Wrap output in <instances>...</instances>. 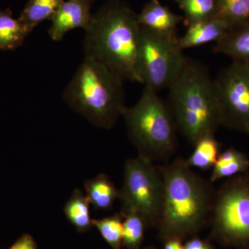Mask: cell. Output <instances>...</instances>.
<instances>
[{"label":"cell","instance_id":"4316f807","mask_svg":"<svg viewBox=\"0 0 249 249\" xmlns=\"http://www.w3.org/2000/svg\"><path fill=\"white\" fill-rule=\"evenodd\" d=\"M240 249H249V245L247 246V247H243V248H241Z\"/></svg>","mask_w":249,"mask_h":249},{"label":"cell","instance_id":"277c9868","mask_svg":"<svg viewBox=\"0 0 249 249\" xmlns=\"http://www.w3.org/2000/svg\"><path fill=\"white\" fill-rule=\"evenodd\" d=\"M124 82L103 64L85 57L65 88L63 99L93 125L109 129L127 107Z\"/></svg>","mask_w":249,"mask_h":249},{"label":"cell","instance_id":"52a82bcc","mask_svg":"<svg viewBox=\"0 0 249 249\" xmlns=\"http://www.w3.org/2000/svg\"><path fill=\"white\" fill-rule=\"evenodd\" d=\"M212 237L225 247L249 245V173L229 178L216 191L212 213Z\"/></svg>","mask_w":249,"mask_h":249},{"label":"cell","instance_id":"ffe728a7","mask_svg":"<svg viewBox=\"0 0 249 249\" xmlns=\"http://www.w3.org/2000/svg\"><path fill=\"white\" fill-rule=\"evenodd\" d=\"M182 10L186 27L206 19L219 17L217 0H173Z\"/></svg>","mask_w":249,"mask_h":249},{"label":"cell","instance_id":"ba28073f","mask_svg":"<svg viewBox=\"0 0 249 249\" xmlns=\"http://www.w3.org/2000/svg\"><path fill=\"white\" fill-rule=\"evenodd\" d=\"M163 196V178L151 160L139 155L125 162L119 197L121 213H134L143 219L147 227H157Z\"/></svg>","mask_w":249,"mask_h":249},{"label":"cell","instance_id":"6da1fadb","mask_svg":"<svg viewBox=\"0 0 249 249\" xmlns=\"http://www.w3.org/2000/svg\"><path fill=\"white\" fill-rule=\"evenodd\" d=\"M159 170L163 183L159 236L164 241L182 240L199 231L207 222L216 192L183 159H176Z\"/></svg>","mask_w":249,"mask_h":249},{"label":"cell","instance_id":"9a60e30c","mask_svg":"<svg viewBox=\"0 0 249 249\" xmlns=\"http://www.w3.org/2000/svg\"><path fill=\"white\" fill-rule=\"evenodd\" d=\"M249 170L248 156L231 147L219 154L213 168L211 181L213 183L224 178H232L240 174L247 173Z\"/></svg>","mask_w":249,"mask_h":249},{"label":"cell","instance_id":"d6986e66","mask_svg":"<svg viewBox=\"0 0 249 249\" xmlns=\"http://www.w3.org/2000/svg\"><path fill=\"white\" fill-rule=\"evenodd\" d=\"M89 204V199L79 189L73 192L71 197L65 204L64 209L65 215L79 231H86L92 226Z\"/></svg>","mask_w":249,"mask_h":249},{"label":"cell","instance_id":"d4e9b609","mask_svg":"<svg viewBox=\"0 0 249 249\" xmlns=\"http://www.w3.org/2000/svg\"><path fill=\"white\" fill-rule=\"evenodd\" d=\"M9 249H37L34 239L29 235H23Z\"/></svg>","mask_w":249,"mask_h":249},{"label":"cell","instance_id":"cb8c5ba5","mask_svg":"<svg viewBox=\"0 0 249 249\" xmlns=\"http://www.w3.org/2000/svg\"><path fill=\"white\" fill-rule=\"evenodd\" d=\"M183 249H214L213 247L207 241L198 237H193L183 245Z\"/></svg>","mask_w":249,"mask_h":249},{"label":"cell","instance_id":"7402d4cb","mask_svg":"<svg viewBox=\"0 0 249 249\" xmlns=\"http://www.w3.org/2000/svg\"><path fill=\"white\" fill-rule=\"evenodd\" d=\"M219 17L232 27L249 21V0H217Z\"/></svg>","mask_w":249,"mask_h":249},{"label":"cell","instance_id":"9c48e42d","mask_svg":"<svg viewBox=\"0 0 249 249\" xmlns=\"http://www.w3.org/2000/svg\"><path fill=\"white\" fill-rule=\"evenodd\" d=\"M222 125L247 133L249 67L233 62L214 79Z\"/></svg>","mask_w":249,"mask_h":249},{"label":"cell","instance_id":"7a4b0ae2","mask_svg":"<svg viewBox=\"0 0 249 249\" xmlns=\"http://www.w3.org/2000/svg\"><path fill=\"white\" fill-rule=\"evenodd\" d=\"M141 26L137 14L121 0H109L92 14L85 30V57L107 67L124 80L140 83L137 70Z\"/></svg>","mask_w":249,"mask_h":249},{"label":"cell","instance_id":"7c38bea8","mask_svg":"<svg viewBox=\"0 0 249 249\" xmlns=\"http://www.w3.org/2000/svg\"><path fill=\"white\" fill-rule=\"evenodd\" d=\"M141 27L164 34H178V27L183 22V17L174 14L168 6L159 0H150L137 15Z\"/></svg>","mask_w":249,"mask_h":249},{"label":"cell","instance_id":"e0dca14e","mask_svg":"<svg viewBox=\"0 0 249 249\" xmlns=\"http://www.w3.org/2000/svg\"><path fill=\"white\" fill-rule=\"evenodd\" d=\"M65 0H29L18 19L30 32L44 21L52 20Z\"/></svg>","mask_w":249,"mask_h":249},{"label":"cell","instance_id":"30bf717a","mask_svg":"<svg viewBox=\"0 0 249 249\" xmlns=\"http://www.w3.org/2000/svg\"><path fill=\"white\" fill-rule=\"evenodd\" d=\"M91 0H65L52 19L48 34L60 42L69 31L81 28L87 30L91 22Z\"/></svg>","mask_w":249,"mask_h":249},{"label":"cell","instance_id":"f1b7e54d","mask_svg":"<svg viewBox=\"0 0 249 249\" xmlns=\"http://www.w3.org/2000/svg\"><path fill=\"white\" fill-rule=\"evenodd\" d=\"M247 133H248L249 134V128L248 129V131H247Z\"/></svg>","mask_w":249,"mask_h":249},{"label":"cell","instance_id":"5b68a950","mask_svg":"<svg viewBox=\"0 0 249 249\" xmlns=\"http://www.w3.org/2000/svg\"><path fill=\"white\" fill-rule=\"evenodd\" d=\"M131 142L142 156L152 162L165 160L178 145V129L166 101L144 85L142 96L123 114Z\"/></svg>","mask_w":249,"mask_h":249},{"label":"cell","instance_id":"44dd1931","mask_svg":"<svg viewBox=\"0 0 249 249\" xmlns=\"http://www.w3.org/2000/svg\"><path fill=\"white\" fill-rule=\"evenodd\" d=\"M124 215L114 214L101 219H92V225L101 232L105 240L113 249H121L124 231Z\"/></svg>","mask_w":249,"mask_h":249},{"label":"cell","instance_id":"83f0119b","mask_svg":"<svg viewBox=\"0 0 249 249\" xmlns=\"http://www.w3.org/2000/svg\"><path fill=\"white\" fill-rule=\"evenodd\" d=\"M145 249H155V248H152V247H147V248Z\"/></svg>","mask_w":249,"mask_h":249},{"label":"cell","instance_id":"5bb4252c","mask_svg":"<svg viewBox=\"0 0 249 249\" xmlns=\"http://www.w3.org/2000/svg\"><path fill=\"white\" fill-rule=\"evenodd\" d=\"M85 196L95 209L107 211L114 201L120 197V190L117 189L110 178L105 174L87 180L85 183Z\"/></svg>","mask_w":249,"mask_h":249},{"label":"cell","instance_id":"8fae6325","mask_svg":"<svg viewBox=\"0 0 249 249\" xmlns=\"http://www.w3.org/2000/svg\"><path fill=\"white\" fill-rule=\"evenodd\" d=\"M232 28L222 18H211L188 26L184 35L178 38V43L183 51L211 42L216 43L227 35Z\"/></svg>","mask_w":249,"mask_h":249},{"label":"cell","instance_id":"484cf974","mask_svg":"<svg viewBox=\"0 0 249 249\" xmlns=\"http://www.w3.org/2000/svg\"><path fill=\"white\" fill-rule=\"evenodd\" d=\"M181 240L178 238H171L165 241L163 249H183Z\"/></svg>","mask_w":249,"mask_h":249},{"label":"cell","instance_id":"2e32d148","mask_svg":"<svg viewBox=\"0 0 249 249\" xmlns=\"http://www.w3.org/2000/svg\"><path fill=\"white\" fill-rule=\"evenodd\" d=\"M31 34L19 19L13 18L10 10L0 9V50H12L22 45Z\"/></svg>","mask_w":249,"mask_h":249},{"label":"cell","instance_id":"3957f363","mask_svg":"<svg viewBox=\"0 0 249 249\" xmlns=\"http://www.w3.org/2000/svg\"><path fill=\"white\" fill-rule=\"evenodd\" d=\"M168 89L166 102L178 132L188 142L194 145L204 136L214 134L222 125L214 79L199 60L187 58Z\"/></svg>","mask_w":249,"mask_h":249},{"label":"cell","instance_id":"4fadbf2b","mask_svg":"<svg viewBox=\"0 0 249 249\" xmlns=\"http://www.w3.org/2000/svg\"><path fill=\"white\" fill-rule=\"evenodd\" d=\"M213 52L228 55L233 62L249 67V21L232 27L216 42Z\"/></svg>","mask_w":249,"mask_h":249},{"label":"cell","instance_id":"8992f818","mask_svg":"<svg viewBox=\"0 0 249 249\" xmlns=\"http://www.w3.org/2000/svg\"><path fill=\"white\" fill-rule=\"evenodd\" d=\"M178 38V34H160L141 27L136 61L140 83L157 92L170 88L188 58Z\"/></svg>","mask_w":249,"mask_h":249},{"label":"cell","instance_id":"603a6c76","mask_svg":"<svg viewBox=\"0 0 249 249\" xmlns=\"http://www.w3.org/2000/svg\"><path fill=\"white\" fill-rule=\"evenodd\" d=\"M123 215L124 219L122 245L129 249H139L143 240L145 228L147 227L145 221L140 215L134 213L123 214Z\"/></svg>","mask_w":249,"mask_h":249},{"label":"cell","instance_id":"ac0fdd59","mask_svg":"<svg viewBox=\"0 0 249 249\" xmlns=\"http://www.w3.org/2000/svg\"><path fill=\"white\" fill-rule=\"evenodd\" d=\"M195 149L191 157L186 160L191 168L206 170L213 168L220 154V143L214 134H208L194 144Z\"/></svg>","mask_w":249,"mask_h":249}]
</instances>
